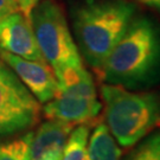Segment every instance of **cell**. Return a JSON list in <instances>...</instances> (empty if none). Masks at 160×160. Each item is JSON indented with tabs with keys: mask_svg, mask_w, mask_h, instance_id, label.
Here are the masks:
<instances>
[{
	"mask_svg": "<svg viewBox=\"0 0 160 160\" xmlns=\"http://www.w3.org/2000/svg\"><path fill=\"white\" fill-rule=\"evenodd\" d=\"M107 84L143 90L160 81V26L147 17L133 18L100 70Z\"/></svg>",
	"mask_w": 160,
	"mask_h": 160,
	"instance_id": "cell-1",
	"label": "cell"
},
{
	"mask_svg": "<svg viewBox=\"0 0 160 160\" xmlns=\"http://www.w3.org/2000/svg\"><path fill=\"white\" fill-rule=\"evenodd\" d=\"M137 13L129 0H83L71 11L76 44L97 74Z\"/></svg>",
	"mask_w": 160,
	"mask_h": 160,
	"instance_id": "cell-2",
	"label": "cell"
},
{
	"mask_svg": "<svg viewBox=\"0 0 160 160\" xmlns=\"http://www.w3.org/2000/svg\"><path fill=\"white\" fill-rule=\"evenodd\" d=\"M106 126L121 147H131L160 122V92L129 90L107 84L101 87Z\"/></svg>",
	"mask_w": 160,
	"mask_h": 160,
	"instance_id": "cell-3",
	"label": "cell"
},
{
	"mask_svg": "<svg viewBox=\"0 0 160 160\" xmlns=\"http://www.w3.org/2000/svg\"><path fill=\"white\" fill-rule=\"evenodd\" d=\"M30 20L40 53L56 76L67 69L83 67L67 18L53 0H40Z\"/></svg>",
	"mask_w": 160,
	"mask_h": 160,
	"instance_id": "cell-4",
	"label": "cell"
},
{
	"mask_svg": "<svg viewBox=\"0 0 160 160\" xmlns=\"http://www.w3.org/2000/svg\"><path fill=\"white\" fill-rule=\"evenodd\" d=\"M40 112L39 101L0 58V138L33 127Z\"/></svg>",
	"mask_w": 160,
	"mask_h": 160,
	"instance_id": "cell-5",
	"label": "cell"
},
{
	"mask_svg": "<svg viewBox=\"0 0 160 160\" xmlns=\"http://www.w3.org/2000/svg\"><path fill=\"white\" fill-rule=\"evenodd\" d=\"M0 58L16 72L40 103H46L57 95L58 81L46 62L30 61L0 50Z\"/></svg>",
	"mask_w": 160,
	"mask_h": 160,
	"instance_id": "cell-6",
	"label": "cell"
},
{
	"mask_svg": "<svg viewBox=\"0 0 160 160\" xmlns=\"http://www.w3.org/2000/svg\"><path fill=\"white\" fill-rule=\"evenodd\" d=\"M0 50L30 61L45 62L36 40L31 20L20 11L0 20Z\"/></svg>",
	"mask_w": 160,
	"mask_h": 160,
	"instance_id": "cell-7",
	"label": "cell"
},
{
	"mask_svg": "<svg viewBox=\"0 0 160 160\" xmlns=\"http://www.w3.org/2000/svg\"><path fill=\"white\" fill-rule=\"evenodd\" d=\"M101 109L102 104L97 97L57 94L45 103L43 113L48 119L83 125L97 118Z\"/></svg>",
	"mask_w": 160,
	"mask_h": 160,
	"instance_id": "cell-8",
	"label": "cell"
},
{
	"mask_svg": "<svg viewBox=\"0 0 160 160\" xmlns=\"http://www.w3.org/2000/svg\"><path fill=\"white\" fill-rule=\"evenodd\" d=\"M74 128L75 125L70 122L52 119L42 123L37 131L32 133L30 143L31 160H37L53 149H63Z\"/></svg>",
	"mask_w": 160,
	"mask_h": 160,
	"instance_id": "cell-9",
	"label": "cell"
},
{
	"mask_svg": "<svg viewBox=\"0 0 160 160\" xmlns=\"http://www.w3.org/2000/svg\"><path fill=\"white\" fill-rule=\"evenodd\" d=\"M88 154L92 160H120L121 149L106 125L100 123L94 129L88 143Z\"/></svg>",
	"mask_w": 160,
	"mask_h": 160,
	"instance_id": "cell-10",
	"label": "cell"
},
{
	"mask_svg": "<svg viewBox=\"0 0 160 160\" xmlns=\"http://www.w3.org/2000/svg\"><path fill=\"white\" fill-rule=\"evenodd\" d=\"M90 128L86 123L72 129L63 148V160H86Z\"/></svg>",
	"mask_w": 160,
	"mask_h": 160,
	"instance_id": "cell-11",
	"label": "cell"
},
{
	"mask_svg": "<svg viewBox=\"0 0 160 160\" xmlns=\"http://www.w3.org/2000/svg\"><path fill=\"white\" fill-rule=\"evenodd\" d=\"M31 138L32 132L10 141L0 142V160H31Z\"/></svg>",
	"mask_w": 160,
	"mask_h": 160,
	"instance_id": "cell-12",
	"label": "cell"
},
{
	"mask_svg": "<svg viewBox=\"0 0 160 160\" xmlns=\"http://www.w3.org/2000/svg\"><path fill=\"white\" fill-rule=\"evenodd\" d=\"M125 160H160V132L148 135Z\"/></svg>",
	"mask_w": 160,
	"mask_h": 160,
	"instance_id": "cell-13",
	"label": "cell"
},
{
	"mask_svg": "<svg viewBox=\"0 0 160 160\" xmlns=\"http://www.w3.org/2000/svg\"><path fill=\"white\" fill-rule=\"evenodd\" d=\"M17 11L19 7L16 0H0V20Z\"/></svg>",
	"mask_w": 160,
	"mask_h": 160,
	"instance_id": "cell-14",
	"label": "cell"
},
{
	"mask_svg": "<svg viewBox=\"0 0 160 160\" xmlns=\"http://www.w3.org/2000/svg\"><path fill=\"white\" fill-rule=\"evenodd\" d=\"M19 7V11L23 13L25 17H28L30 19L31 13L33 11V8L37 6V4L40 0H16Z\"/></svg>",
	"mask_w": 160,
	"mask_h": 160,
	"instance_id": "cell-15",
	"label": "cell"
},
{
	"mask_svg": "<svg viewBox=\"0 0 160 160\" xmlns=\"http://www.w3.org/2000/svg\"><path fill=\"white\" fill-rule=\"evenodd\" d=\"M37 160H63V149H53L39 157Z\"/></svg>",
	"mask_w": 160,
	"mask_h": 160,
	"instance_id": "cell-16",
	"label": "cell"
},
{
	"mask_svg": "<svg viewBox=\"0 0 160 160\" xmlns=\"http://www.w3.org/2000/svg\"><path fill=\"white\" fill-rule=\"evenodd\" d=\"M129 1H135V2L142 4L145 6H148L160 13V0H129Z\"/></svg>",
	"mask_w": 160,
	"mask_h": 160,
	"instance_id": "cell-17",
	"label": "cell"
},
{
	"mask_svg": "<svg viewBox=\"0 0 160 160\" xmlns=\"http://www.w3.org/2000/svg\"><path fill=\"white\" fill-rule=\"evenodd\" d=\"M86 160H92V159H90V157H89V154H88V157L86 158Z\"/></svg>",
	"mask_w": 160,
	"mask_h": 160,
	"instance_id": "cell-18",
	"label": "cell"
}]
</instances>
